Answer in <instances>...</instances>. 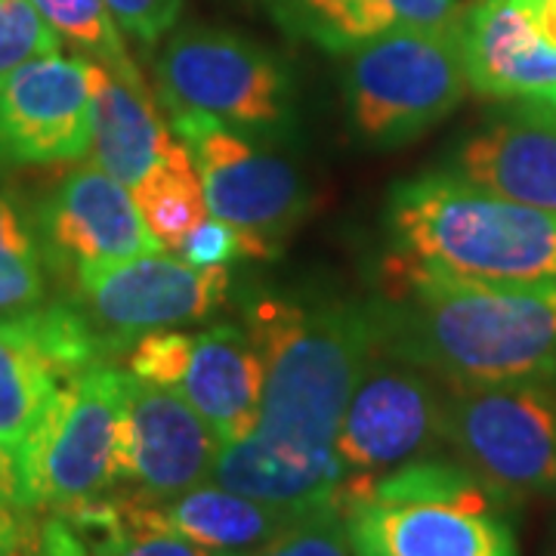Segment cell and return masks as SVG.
Returning <instances> with one entry per match:
<instances>
[{"label":"cell","mask_w":556,"mask_h":556,"mask_svg":"<svg viewBox=\"0 0 556 556\" xmlns=\"http://www.w3.org/2000/svg\"><path fill=\"white\" fill-rule=\"evenodd\" d=\"M387 285L371 306L380 353L445 383L556 380V291L482 285L399 257Z\"/></svg>","instance_id":"6da1fadb"},{"label":"cell","mask_w":556,"mask_h":556,"mask_svg":"<svg viewBox=\"0 0 556 556\" xmlns=\"http://www.w3.org/2000/svg\"><path fill=\"white\" fill-rule=\"evenodd\" d=\"M244 331L263 358L260 420L248 437L285 460L343 470L334 439L380 353L375 309L257 291L244 303Z\"/></svg>","instance_id":"7a4b0ae2"},{"label":"cell","mask_w":556,"mask_h":556,"mask_svg":"<svg viewBox=\"0 0 556 556\" xmlns=\"http://www.w3.org/2000/svg\"><path fill=\"white\" fill-rule=\"evenodd\" d=\"M393 257L501 288L556 291V211L492 195L455 174L399 182L387 204Z\"/></svg>","instance_id":"3957f363"},{"label":"cell","mask_w":556,"mask_h":556,"mask_svg":"<svg viewBox=\"0 0 556 556\" xmlns=\"http://www.w3.org/2000/svg\"><path fill=\"white\" fill-rule=\"evenodd\" d=\"M353 556H519L514 510L455 457H420L338 495Z\"/></svg>","instance_id":"277c9868"},{"label":"cell","mask_w":556,"mask_h":556,"mask_svg":"<svg viewBox=\"0 0 556 556\" xmlns=\"http://www.w3.org/2000/svg\"><path fill=\"white\" fill-rule=\"evenodd\" d=\"M127 371L102 362L68 378L16 452L28 510L75 507L118 492Z\"/></svg>","instance_id":"5b68a950"},{"label":"cell","mask_w":556,"mask_h":556,"mask_svg":"<svg viewBox=\"0 0 556 556\" xmlns=\"http://www.w3.org/2000/svg\"><path fill=\"white\" fill-rule=\"evenodd\" d=\"M343 87L358 134L368 142H412L448 118L470 90L457 22L399 28L350 50Z\"/></svg>","instance_id":"8992f818"},{"label":"cell","mask_w":556,"mask_h":556,"mask_svg":"<svg viewBox=\"0 0 556 556\" xmlns=\"http://www.w3.org/2000/svg\"><path fill=\"white\" fill-rule=\"evenodd\" d=\"M445 448L514 504L556 497V380L445 383Z\"/></svg>","instance_id":"52a82bcc"},{"label":"cell","mask_w":556,"mask_h":556,"mask_svg":"<svg viewBox=\"0 0 556 556\" xmlns=\"http://www.w3.org/2000/svg\"><path fill=\"white\" fill-rule=\"evenodd\" d=\"M161 102L167 112H204L239 130H278L291 115L285 65L254 40L219 28H182L161 50Z\"/></svg>","instance_id":"ba28073f"},{"label":"cell","mask_w":556,"mask_h":556,"mask_svg":"<svg viewBox=\"0 0 556 556\" xmlns=\"http://www.w3.org/2000/svg\"><path fill=\"white\" fill-rule=\"evenodd\" d=\"M84 313L115 353L149 331L201 321L232 291L229 266H192L179 254H139L115 263L78 266Z\"/></svg>","instance_id":"9c48e42d"},{"label":"cell","mask_w":556,"mask_h":556,"mask_svg":"<svg viewBox=\"0 0 556 556\" xmlns=\"http://www.w3.org/2000/svg\"><path fill=\"white\" fill-rule=\"evenodd\" d=\"M170 134L195 155L211 217L281 248L309 207L298 167L204 112H170Z\"/></svg>","instance_id":"30bf717a"},{"label":"cell","mask_w":556,"mask_h":556,"mask_svg":"<svg viewBox=\"0 0 556 556\" xmlns=\"http://www.w3.org/2000/svg\"><path fill=\"white\" fill-rule=\"evenodd\" d=\"M445 448V393L415 365L371 362L350 396L334 452L343 482H368Z\"/></svg>","instance_id":"8fae6325"},{"label":"cell","mask_w":556,"mask_h":556,"mask_svg":"<svg viewBox=\"0 0 556 556\" xmlns=\"http://www.w3.org/2000/svg\"><path fill=\"white\" fill-rule=\"evenodd\" d=\"M93 68L87 56L50 53L0 84V164L78 161L93 137Z\"/></svg>","instance_id":"7c38bea8"},{"label":"cell","mask_w":556,"mask_h":556,"mask_svg":"<svg viewBox=\"0 0 556 556\" xmlns=\"http://www.w3.org/2000/svg\"><path fill=\"white\" fill-rule=\"evenodd\" d=\"M219 448L217 433L179 390L127 371L118 489L142 501L174 497L211 479Z\"/></svg>","instance_id":"4fadbf2b"},{"label":"cell","mask_w":556,"mask_h":556,"mask_svg":"<svg viewBox=\"0 0 556 556\" xmlns=\"http://www.w3.org/2000/svg\"><path fill=\"white\" fill-rule=\"evenodd\" d=\"M460 56L470 87L495 100H532L556 90V50L538 28L535 0H477L464 7Z\"/></svg>","instance_id":"5bb4252c"},{"label":"cell","mask_w":556,"mask_h":556,"mask_svg":"<svg viewBox=\"0 0 556 556\" xmlns=\"http://www.w3.org/2000/svg\"><path fill=\"white\" fill-rule=\"evenodd\" d=\"M455 177L492 195L556 211V115L514 100L455 152Z\"/></svg>","instance_id":"9a60e30c"},{"label":"cell","mask_w":556,"mask_h":556,"mask_svg":"<svg viewBox=\"0 0 556 556\" xmlns=\"http://www.w3.org/2000/svg\"><path fill=\"white\" fill-rule=\"evenodd\" d=\"M43 232L78 266L164 251L139 214L134 192L102 167H78L43 204Z\"/></svg>","instance_id":"2e32d148"},{"label":"cell","mask_w":556,"mask_h":556,"mask_svg":"<svg viewBox=\"0 0 556 556\" xmlns=\"http://www.w3.org/2000/svg\"><path fill=\"white\" fill-rule=\"evenodd\" d=\"M177 390L223 445L248 437L257 427L263 402V358L254 340L236 325H211L195 334Z\"/></svg>","instance_id":"e0dca14e"},{"label":"cell","mask_w":556,"mask_h":556,"mask_svg":"<svg viewBox=\"0 0 556 556\" xmlns=\"http://www.w3.org/2000/svg\"><path fill=\"white\" fill-rule=\"evenodd\" d=\"M97 62V60H93ZM170 127H164L137 65L112 68L97 62L93 68V164L109 177L134 189L146 170L170 146Z\"/></svg>","instance_id":"ac0fdd59"},{"label":"cell","mask_w":556,"mask_h":556,"mask_svg":"<svg viewBox=\"0 0 556 556\" xmlns=\"http://www.w3.org/2000/svg\"><path fill=\"white\" fill-rule=\"evenodd\" d=\"M137 504L139 514L149 522L164 526L204 547L241 556L257 551L260 544L276 538L285 526H291L303 514V510L278 507V504H266L257 497L232 492L214 479L174 497H164V501L137 497Z\"/></svg>","instance_id":"d6986e66"},{"label":"cell","mask_w":556,"mask_h":556,"mask_svg":"<svg viewBox=\"0 0 556 556\" xmlns=\"http://www.w3.org/2000/svg\"><path fill=\"white\" fill-rule=\"evenodd\" d=\"M460 13V0H281L273 7L291 35L331 53H350L399 28H442Z\"/></svg>","instance_id":"ffe728a7"},{"label":"cell","mask_w":556,"mask_h":556,"mask_svg":"<svg viewBox=\"0 0 556 556\" xmlns=\"http://www.w3.org/2000/svg\"><path fill=\"white\" fill-rule=\"evenodd\" d=\"M62 383L31 309L0 316V442L20 452Z\"/></svg>","instance_id":"44dd1931"},{"label":"cell","mask_w":556,"mask_h":556,"mask_svg":"<svg viewBox=\"0 0 556 556\" xmlns=\"http://www.w3.org/2000/svg\"><path fill=\"white\" fill-rule=\"evenodd\" d=\"M130 192L149 232L170 254H177L182 241L211 217L195 155L177 137Z\"/></svg>","instance_id":"7402d4cb"},{"label":"cell","mask_w":556,"mask_h":556,"mask_svg":"<svg viewBox=\"0 0 556 556\" xmlns=\"http://www.w3.org/2000/svg\"><path fill=\"white\" fill-rule=\"evenodd\" d=\"M43 298V269L16 204L0 192V316L35 309Z\"/></svg>","instance_id":"603a6c76"},{"label":"cell","mask_w":556,"mask_h":556,"mask_svg":"<svg viewBox=\"0 0 556 556\" xmlns=\"http://www.w3.org/2000/svg\"><path fill=\"white\" fill-rule=\"evenodd\" d=\"M31 3L60 31V38L75 43L87 60H97L112 68L134 65L105 0H31Z\"/></svg>","instance_id":"cb8c5ba5"},{"label":"cell","mask_w":556,"mask_h":556,"mask_svg":"<svg viewBox=\"0 0 556 556\" xmlns=\"http://www.w3.org/2000/svg\"><path fill=\"white\" fill-rule=\"evenodd\" d=\"M62 38L31 0H0V84L25 62L60 53Z\"/></svg>","instance_id":"d4e9b609"},{"label":"cell","mask_w":556,"mask_h":556,"mask_svg":"<svg viewBox=\"0 0 556 556\" xmlns=\"http://www.w3.org/2000/svg\"><path fill=\"white\" fill-rule=\"evenodd\" d=\"M248 556H353L343 532V517L338 504H321L303 510L291 526L276 538L260 544Z\"/></svg>","instance_id":"484cf974"},{"label":"cell","mask_w":556,"mask_h":556,"mask_svg":"<svg viewBox=\"0 0 556 556\" xmlns=\"http://www.w3.org/2000/svg\"><path fill=\"white\" fill-rule=\"evenodd\" d=\"M278 251L281 248L269 244L260 236L244 232V229L226 223V219L207 217L189 239L182 241L177 254L182 260H189L192 266H229V263L244 257L273 260L278 257Z\"/></svg>","instance_id":"4316f807"},{"label":"cell","mask_w":556,"mask_h":556,"mask_svg":"<svg viewBox=\"0 0 556 556\" xmlns=\"http://www.w3.org/2000/svg\"><path fill=\"white\" fill-rule=\"evenodd\" d=\"M192 343L195 334H182V331H149L127 350V368L130 375L155 387H174L186 375V365L192 356Z\"/></svg>","instance_id":"83f0119b"},{"label":"cell","mask_w":556,"mask_h":556,"mask_svg":"<svg viewBox=\"0 0 556 556\" xmlns=\"http://www.w3.org/2000/svg\"><path fill=\"white\" fill-rule=\"evenodd\" d=\"M127 501H130L127 529L118 538H112L97 556H241L204 547V544H195V541L177 535V532H170L164 526H155V522H149L139 514L137 497L127 495Z\"/></svg>","instance_id":"f1b7e54d"},{"label":"cell","mask_w":556,"mask_h":556,"mask_svg":"<svg viewBox=\"0 0 556 556\" xmlns=\"http://www.w3.org/2000/svg\"><path fill=\"white\" fill-rule=\"evenodd\" d=\"M112 20L142 47L159 43L182 13V0H105Z\"/></svg>","instance_id":"f546056e"},{"label":"cell","mask_w":556,"mask_h":556,"mask_svg":"<svg viewBox=\"0 0 556 556\" xmlns=\"http://www.w3.org/2000/svg\"><path fill=\"white\" fill-rule=\"evenodd\" d=\"M25 507L0 501V556H25Z\"/></svg>","instance_id":"4dcf8cb0"},{"label":"cell","mask_w":556,"mask_h":556,"mask_svg":"<svg viewBox=\"0 0 556 556\" xmlns=\"http://www.w3.org/2000/svg\"><path fill=\"white\" fill-rule=\"evenodd\" d=\"M0 501H3V504H13V507H25L20 460H16V452H13L10 445H3V442H0ZM25 510H28V507H25Z\"/></svg>","instance_id":"1f68e13d"},{"label":"cell","mask_w":556,"mask_h":556,"mask_svg":"<svg viewBox=\"0 0 556 556\" xmlns=\"http://www.w3.org/2000/svg\"><path fill=\"white\" fill-rule=\"evenodd\" d=\"M535 16L544 40L556 50V0H535Z\"/></svg>","instance_id":"d6a6232c"},{"label":"cell","mask_w":556,"mask_h":556,"mask_svg":"<svg viewBox=\"0 0 556 556\" xmlns=\"http://www.w3.org/2000/svg\"><path fill=\"white\" fill-rule=\"evenodd\" d=\"M532 100H535L538 105H544L547 112H554V115H556V90H554V93H547V97H532Z\"/></svg>","instance_id":"836d02e7"},{"label":"cell","mask_w":556,"mask_h":556,"mask_svg":"<svg viewBox=\"0 0 556 556\" xmlns=\"http://www.w3.org/2000/svg\"><path fill=\"white\" fill-rule=\"evenodd\" d=\"M263 3H266V7L273 10V7H276V3H281V0H263Z\"/></svg>","instance_id":"e575fe53"},{"label":"cell","mask_w":556,"mask_h":556,"mask_svg":"<svg viewBox=\"0 0 556 556\" xmlns=\"http://www.w3.org/2000/svg\"><path fill=\"white\" fill-rule=\"evenodd\" d=\"M554 556H556V544H554Z\"/></svg>","instance_id":"d590c367"}]
</instances>
